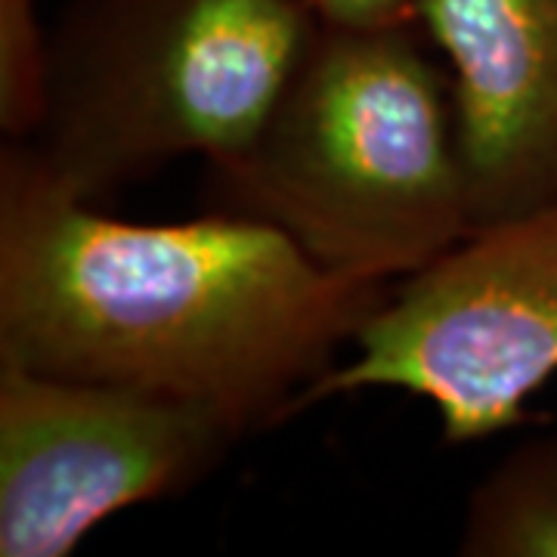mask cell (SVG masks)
Segmentation results:
<instances>
[{"label":"cell","mask_w":557,"mask_h":557,"mask_svg":"<svg viewBox=\"0 0 557 557\" xmlns=\"http://www.w3.org/2000/svg\"><path fill=\"white\" fill-rule=\"evenodd\" d=\"M387 298L260 220L134 223L0 149V359L199 399L245 437L282 428Z\"/></svg>","instance_id":"6da1fadb"},{"label":"cell","mask_w":557,"mask_h":557,"mask_svg":"<svg viewBox=\"0 0 557 557\" xmlns=\"http://www.w3.org/2000/svg\"><path fill=\"white\" fill-rule=\"evenodd\" d=\"M418 22L322 25L258 134L205 161L201 211L285 233L329 273L406 278L471 233L453 81Z\"/></svg>","instance_id":"7a4b0ae2"},{"label":"cell","mask_w":557,"mask_h":557,"mask_svg":"<svg viewBox=\"0 0 557 557\" xmlns=\"http://www.w3.org/2000/svg\"><path fill=\"white\" fill-rule=\"evenodd\" d=\"M307 0H65L28 146L84 201L258 134L319 35Z\"/></svg>","instance_id":"3957f363"},{"label":"cell","mask_w":557,"mask_h":557,"mask_svg":"<svg viewBox=\"0 0 557 557\" xmlns=\"http://www.w3.org/2000/svg\"><path fill=\"white\" fill-rule=\"evenodd\" d=\"M557 375V201L480 226L394 292L319 379L325 399L403 391L434 406L440 443L471 446L527 421Z\"/></svg>","instance_id":"277c9868"},{"label":"cell","mask_w":557,"mask_h":557,"mask_svg":"<svg viewBox=\"0 0 557 557\" xmlns=\"http://www.w3.org/2000/svg\"><path fill=\"white\" fill-rule=\"evenodd\" d=\"M242 440L199 399L0 359V557H69L121 511L193 493Z\"/></svg>","instance_id":"5b68a950"},{"label":"cell","mask_w":557,"mask_h":557,"mask_svg":"<svg viewBox=\"0 0 557 557\" xmlns=\"http://www.w3.org/2000/svg\"><path fill=\"white\" fill-rule=\"evenodd\" d=\"M453 81L471 233L557 201V0H418Z\"/></svg>","instance_id":"8992f818"},{"label":"cell","mask_w":557,"mask_h":557,"mask_svg":"<svg viewBox=\"0 0 557 557\" xmlns=\"http://www.w3.org/2000/svg\"><path fill=\"white\" fill-rule=\"evenodd\" d=\"M461 557H557V434L518 443L468 493Z\"/></svg>","instance_id":"52a82bcc"},{"label":"cell","mask_w":557,"mask_h":557,"mask_svg":"<svg viewBox=\"0 0 557 557\" xmlns=\"http://www.w3.org/2000/svg\"><path fill=\"white\" fill-rule=\"evenodd\" d=\"M44 57L38 0H0V131L7 139H28L38 127Z\"/></svg>","instance_id":"ba28073f"},{"label":"cell","mask_w":557,"mask_h":557,"mask_svg":"<svg viewBox=\"0 0 557 557\" xmlns=\"http://www.w3.org/2000/svg\"><path fill=\"white\" fill-rule=\"evenodd\" d=\"M322 25L335 28H384L416 22L418 0H307Z\"/></svg>","instance_id":"9c48e42d"}]
</instances>
